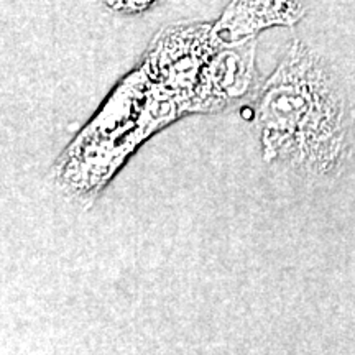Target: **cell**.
I'll list each match as a JSON object with an SVG mask.
<instances>
[{
  "label": "cell",
  "mask_w": 355,
  "mask_h": 355,
  "mask_svg": "<svg viewBox=\"0 0 355 355\" xmlns=\"http://www.w3.org/2000/svg\"><path fill=\"white\" fill-rule=\"evenodd\" d=\"M257 125L263 159L301 176L340 171L352 152V110L316 51L293 40L259 89Z\"/></svg>",
  "instance_id": "obj_1"
},
{
  "label": "cell",
  "mask_w": 355,
  "mask_h": 355,
  "mask_svg": "<svg viewBox=\"0 0 355 355\" xmlns=\"http://www.w3.org/2000/svg\"><path fill=\"white\" fill-rule=\"evenodd\" d=\"M220 44L212 25L166 26L150 43L141 69L150 81L165 87L170 96L181 97L186 105L198 86L204 66Z\"/></svg>",
  "instance_id": "obj_2"
},
{
  "label": "cell",
  "mask_w": 355,
  "mask_h": 355,
  "mask_svg": "<svg viewBox=\"0 0 355 355\" xmlns=\"http://www.w3.org/2000/svg\"><path fill=\"white\" fill-rule=\"evenodd\" d=\"M255 51V38L222 43L204 66L184 110L199 114L220 112L255 94L259 86Z\"/></svg>",
  "instance_id": "obj_3"
},
{
  "label": "cell",
  "mask_w": 355,
  "mask_h": 355,
  "mask_svg": "<svg viewBox=\"0 0 355 355\" xmlns=\"http://www.w3.org/2000/svg\"><path fill=\"white\" fill-rule=\"evenodd\" d=\"M303 15L300 0H230L214 35L222 43L241 42L270 26H293Z\"/></svg>",
  "instance_id": "obj_4"
},
{
  "label": "cell",
  "mask_w": 355,
  "mask_h": 355,
  "mask_svg": "<svg viewBox=\"0 0 355 355\" xmlns=\"http://www.w3.org/2000/svg\"><path fill=\"white\" fill-rule=\"evenodd\" d=\"M102 6L107 7L109 10L117 13H127V15H135L148 10L150 7L155 6L157 0H97Z\"/></svg>",
  "instance_id": "obj_5"
}]
</instances>
